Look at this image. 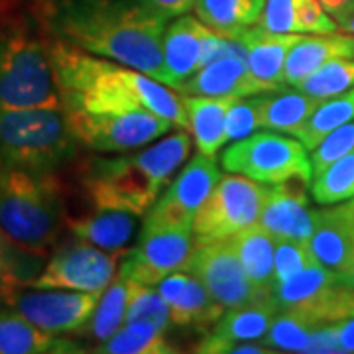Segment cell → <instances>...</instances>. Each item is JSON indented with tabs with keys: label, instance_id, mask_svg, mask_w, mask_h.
<instances>
[{
	"label": "cell",
	"instance_id": "1",
	"mask_svg": "<svg viewBox=\"0 0 354 354\" xmlns=\"http://www.w3.org/2000/svg\"><path fill=\"white\" fill-rule=\"evenodd\" d=\"M44 20L55 39L165 81L162 46L169 20L142 0H46Z\"/></svg>",
	"mask_w": 354,
	"mask_h": 354
},
{
	"label": "cell",
	"instance_id": "47",
	"mask_svg": "<svg viewBox=\"0 0 354 354\" xmlns=\"http://www.w3.org/2000/svg\"><path fill=\"white\" fill-rule=\"evenodd\" d=\"M325 12L337 22V26L344 24L354 16V0H319Z\"/></svg>",
	"mask_w": 354,
	"mask_h": 354
},
{
	"label": "cell",
	"instance_id": "10",
	"mask_svg": "<svg viewBox=\"0 0 354 354\" xmlns=\"http://www.w3.org/2000/svg\"><path fill=\"white\" fill-rule=\"evenodd\" d=\"M268 185L244 176H223L193 221L195 244L230 239L242 228L258 223Z\"/></svg>",
	"mask_w": 354,
	"mask_h": 354
},
{
	"label": "cell",
	"instance_id": "41",
	"mask_svg": "<svg viewBox=\"0 0 354 354\" xmlns=\"http://www.w3.org/2000/svg\"><path fill=\"white\" fill-rule=\"evenodd\" d=\"M258 26L268 32L299 34L297 16H295V0H266Z\"/></svg>",
	"mask_w": 354,
	"mask_h": 354
},
{
	"label": "cell",
	"instance_id": "25",
	"mask_svg": "<svg viewBox=\"0 0 354 354\" xmlns=\"http://www.w3.org/2000/svg\"><path fill=\"white\" fill-rule=\"evenodd\" d=\"M239 97H199L181 95L189 120V134L197 152L216 156L225 146V120L230 104Z\"/></svg>",
	"mask_w": 354,
	"mask_h": 354
},
{
	"label": "cell",
	"instance_id": "42",
	"mask_svg": "<svg viewBox=\"0 0 354 354\" xmlns=\"http://www.w3.org/2000/svg\"><path fill=\"white\" fill-rule=\"evenodd\" d=\"M295 16L299 34H330L339 30L319 0H295Z\"/></svg>",
	"mask_w": 354,
	"mask_h": 354
},
{
	"label": "cell",
	"instance_id": "44",
	"mask_svg": "<svg viewBox=\"0 0 354 354\" xmlns=\"http://www.w3.org/2000/svg\"><path fill=\"white\" fill-rule=\"evenodd\" d=\"M189 278H191L189 272L179 270V272H174V274L165 276V278L156 286V290L160 291V295H162L165 301H167V305H171L174 301H177V299H179V295L185 291L187 283H189Z\"/></svg>",
	"mask_w": 354,
	"mask_h": 354
},
{
	"label": "cell",
	"instance_id": "29",
	"mask_svg": "<svg viewBox=\"0 0 354 354\" xmlns=\"http://www.w3.org/2000/svg\"><path fill=\"white\" fill-rule=\"evenodd\" d=\"M223 313L225 307L216 301L195 276H191L189 283L179 295V299L169 305L171 325L195 329L201 335L213 329V325L223 317Z\"/></svg>",
	"mask_w": 354,
	"mask_h": 354
},
{
	"label": "cell",
	"instance_id": "45",
	"mask_svg": "<svg viewBox=\"0 0 354 354\" xmlns=\"http://www.w3.org/2000/svg\"><path fill=\"white\" fill-rule=\"evenodd\" d=\"M305 353H341L339 342H337V337L330 329V325L315 329V333L311 335V339L305 346Z\"/></svg>",
	"mask_w": 354,
	"mask_h": 354
},
{
	"label": "cell",
	"instance_id": "39",
	"mask_svg": "<svg viewBox=\"0 0 354 354\" xmlns=\"http://www.w3.org/2000/svg\"><path fill=\"white\" fill-rule=\"evenodd\" d=\"M260 128V95L239 97L230 104L225 120V144L246 138Z\"/></svg>",
	"mask_w": 354,
	"mask_h": 354
},
{
	"label": "cell",
	"instance_id": "14",
	"mask_svg": "<svg viewBox=\"0 0 354 354\" xmlns=\"http://www.w3.org/2000/svg\"><path fill=\"white\" fill-rule=\"evenodd\" d=\"M195 246L193 230L158 228L140 230L136 244L118 266V274L144 286H158L165 276L183 270Z\"/></svg>",
	"mask_w": 354,
	"mask_h": 354
},
{
	"label": "cell",
	"instance_id": "26",
	"mask_svg": "<svg viewBox=\"0 0 354 354\" xmlns=\"http://www.w3.org/2000/svg\"><path fill=\"white\" fill-rule=\"evenodd\" d=\"M325 99L307 95L304 91L278 88L260 95V128L295 136Z\"/></svg>",
	"mask_w": 354,
	"mask_h": 354
},
{
	"label": "cell",
	"instance_id": "43",
	"mask_svg": "<svg viewBox=\"0 0 354 354\" xmlns=\"http://www.w3.org/2000/svg\"><path fill=\"white\" fill-rule=\"evenodd\" d=\"M142 2L165 20H174L177 16L189 14L195 8L197 0H142Z\"/></svg>",
	"mask_w": 354,
	"mask_h": 354
},
{
	"label": "cell",
	"instance_id": "49",
	"mask_svg": "<svg viewBox=\"0 0 354 354\" xmlns=\"http://www.w3.org/2000/svg\"><path fill=\"white\" fill-rule=\"evenodd\" d=\"M339 30L344 32V34H351V36H354V16L351 18V20H346L344 24L339 26Z\"/></svg>",
	"mask_w": 354,
	"mask_h": 354
},
{
	"label": "cell",
	"instance_id": "33",
	"mask_svg": "<svg viewBox=\"0 0 354 354\" xmlns=\"http://www.w3.org/2000/svg\"><path fill=\"white\" fill-rule=\"evenodd\" d=\"M41 256L16 246L0 228V299L8 301L22 286H30L38 276Z\"/></svg>",
	"mask_w": 354,
	"mask_h": 354
},
{
	"label": "cell",
	"instance_id": "37",
	"mask_svg": "<svg viewBox=\"0 0 354 354\" xmlns=\"http://www.w3.org/2000/svg\"><path fill=\"white\" fill-rule=\"evenodd\" d=\"M132 321H148V323L158 325L160 329H169V325H171L169 305L153 286H144L138 281H132L127 323H132Z\"/></svg>",
	"mask_w": 354,
	"mask_h": 354
},
{
	"label": "cell",
	"instance_id": "18",
	"mask_svg": "<svg viewBox=\"0 0 354 354\" xmlns=\"http://www.w3.org/2000/svg\"><path fill=\"white\" fill-rule=\"evenodd\" d=\"M177 93L199 97H252L272 91L252 75L246 57L225 55L197 69Z\"/></svg>",
	"mask_w": 354,
	"mask_h": 354
},
{
	"label": "cell",
	"instance_id": "7",
	"mask_svg": "<svg viewBox=\"0 0 354 354\" xmlns=\"http://www.w3.org/2000/svg\"><path fill=\"white\" fill-rule=\"evenodd\" d=\"M221 164L228 174L244 176L264 185L290 179L311 183L313 167L307 148L295 136L266 130L236 140L223 152Z\"/></svg>",
	"mask_w": 354,
	"mask_h": 354
},
{
	"label": "cell",
	"instance_id": "4",
	"mask_svg": "<svg viewBox=\"0 0 354 354\" xmlns=\"http://www.w3.org/2000/svg\"><path fill=\"white\" fill-rule=\"evenodd\" d=\"M65 221L55 174L0 167V228L16 246L44 256L57 242Z\"/></svg>",
	"mask_w": 354,
	"mask_h": 354
},
{
	"label": "cell",
	"instance_id": "22",
	"mask_svg": "<svg viewBox=\"0 0 354 354\" xmlns=\"http://www.w3.org/2000/svg\"><path fill=\"white\" fill-rule=\"evenodd\" d=\"M337 57H354V36L341 30L330 34H304L286 62V85L297 87L305 77Z\"/></svg>",
	"mask_w": 354,
	"mask_h": 354
},
{
	"label": "cell",
	"instance_id": "19",
	"mask_svg": "<svg viewBox=\"0 0 354 354\" xmlns=\"http://www.w3.org/2000/svg\"><path fill=\"white\" fill-rule=\"evenodd\" d=\"M304 34H278L268 32L258 24L244 28L232 34L246 50V62L252 75L270 88L278 91L286 87V62L291 48Z\"/></svg>",
	"mask_w": 354,
	"mask_h": 354
},
{
	"label": "cell",
	"instance_id": "50",
	"mask_svg": "<svg viewBox=\"0 0 354 354\" xmlns=\"http://www.w3.org/2000/svg\"><path fill=\"white\" fill-rule=\"evenodd\" d=\"M344 205H346V209L351 211V215L354 216V197H353V199H348V201L344 203Z\"/></svg>",
	"mask_w": 354,
	"mask_h": 354
},
{
	"label": "cell",
	"instance_id": "24",
	"mask_svg": "<svg viewBox=\"0 0 354 354\" xmlns=\"http://www.w3.org/2000/svg\"><path fill=\"white\" fill-rule=\"evenodd\" d=\"M83 353L79 344L46 333L16 309H0V354Z\"/></svg>",
	"mask_w": 354,
	"mask_h": 354
},
{
	"label": "cell",
	"instance_id": "15",
	"mask_svg": "<svg viewBox=\"0 0 354 354\" xmlns=\"http://www.w3.org/2000/svg\"><path fill=\"white\" fill-rule=\"evenodd\" d=\"M101 293L57 288H34L16 291L6 301L30 323L51 335L79 333L88 323Z\"/></svg>",
	"mask_w": 354,
	"mask_h": 354
},
{
	"label": "cell",
	"instance_id": "28",
	"mask_svg": "<svg viewBox=\"0 0 354 354\" xmlns=\"http://www.w3.org/2000/svg\"><path fill=\"white\" fill-rule=\"evenodd\" d=\"M130 293H132V281L116 274L113 281L109 283V288L102 291L93 315L88 319L87 325L79 330V335H85L99 344L109 341L114 333L127 323Z\"/></svg>",
	"mask_w": 354,
	"mask_h": 354
},
{
	"label": "cell",
	"instance_id": "40",
	"mask_svg": "<svg viewBox=\"0 0 354 354\" xmlns=\"http://www.w3.org/2000/svg\"><path fill=\"white\" fill-rule=\"evenodd\" d=\"M351 152H354V120L333 130L311 150L309 160L313 167V176L321 174L333 162L341 160L342 156Z\"/></svg>",
	"mask_w": 354,
	"mask_h": 354
},
{
	"label": "cell",
	"instance_id": "38",
	"mask_svg": "<svg viewBox=\"0 0 354 354\" xmlns=\"http://www.w3.org/2000/svg\"><path fill=\"white\" fill-rule=\"evenodd\" d=\"M319 264L309 241H276L274 252V288L299 274L307 266ZM272 288V290H274Z\"/></svg>",
	"mask_w": 354,
	"mask_h": 354
},
{
	"label": "cell",
	"instance_id": "48",
	"mask_svg": "<svg viewBox=\"0 0 354 354\" xmlns=\"http://www.w3.org/2000/svg\"><path fill=\"white\" fill-rule=\"evenodd\" d=\"M341 276V281L346 286V288H351V290H354V264L346 270V272H341L339 274Z\"/></svg>",
	"mask_w": 354,
	"mask_h": 354
},
{
	"label": "cell",
	"instance_id": "17",
	"mask_svg": "<svg viewBox=\"0 0 354 354\" xmlns=\"http://www.w3.org/2000/svg\"><path fill=\"white\" fill-rule=\"evenodd\" d=\"M278 311V305L272 295L260 297L250 304L228 307L213 325V329L203 335L193 353L227 354L228 346L234 342H262Z\"/></svg>",
	"mask_w": 354,
	"mask_h": 354
},
{
	"label": "cell",
	"instance_id": "13",
	"mask_svg": "<svg viewBox=\"0 0 354 354\" xmlns=\"http://www.w3.org/2000/svg\"><path fill=\"white\" fill-rule=\"evenodd\" d=\"M185 272H189L191 276L199 279L225 309L272 295L260 290L248 278L228 239L195 244L185 266Z\"/></svg>",
	"mask_w": 354,
	"mask_h": 354
},
{
	"label": "cell",
	"instance_id": "31",
	"mask_svg": "<svg viewBox=\"0 0 354 354\" xmlns=\"http://www.w3.org/2000/svg\"><path fill=\"white\" fill-rule=\"evenodd\" d=\"M167 330L148 321L124 323L109 341L101 342L95 353L101 354H171L177 348L167 341Z\"/></svg>",
	"mask_w": 354,
	"mask_h": 354
},
{
	"label": "cell",
	"instance_id": "46",
	"mask_svg": "<svg viewBox=\"0 0 354 354\" xmlns=\"http://www.w3.org/2000/svg\"><path fill=\"white\" fill-rule=\"evenodd\" d=\"M330 329L337 337L341 353L354 354V315L337 323H330Z\"/></svg>",
	"mask_w": 354,
	"mask_h": 354
},
{
	"label": "cell",
	"instance_id": "5",
	"mask_svg": "<svg viewBox=\"0 0 354 354\" xmlns=\"http://www.w3.org/2000/svg\"><path fill=\"white\" fill-rule=\"evenodd\" d=\"M64 111L20 109L0 113V167L30 174H55L77 156Z\"/></svg>",
	"mask_w": 354,
	"mask_h": 354
},
{
	"label": "cell",
	"instance_id": "16",
	"mask_svg": "<svg viewBox=\"0 0 354 354\" xmlns=\"http://www.w3.org/2000/svg\"><path fill=\"white\" fill-rule=\"evenodd\" d=\"M307 185L301 179H290L268 185L258 223L276 241H309L317 223V209L309 207Z\"/></svg>",
	"mask_w": 354,
	"mask_h": 354
},
{
	"label": "cell",
	"instance_id": "20",
	"mask_svg": "<svg viewBox=\"0 0 354 354\" xmlns=\"http://www.w3.org/2000/svg\"><path fill=\"white\" fill-rule=\"evenodd\" d=\"M309 246L317 262L333 272L341 274L354 264V216L346 205L335 203L317 209Z\"/></svg>",
	"mask_w": 354,
	"mask_h": 354
},
{
	"label": "cell",
	"instance_id": "12",
	"mask_svg": "<svg viewBox=\"0 0 354 354\" xmlns=\"http://www.w3.org/2000/svg\"><path fill=\"white\" fill-rule=\"evenodd\" d=\"M120 252H109L73 236L64 242L32 279L30 288H57L101 293L118 274Z\"/></svg>",
	"mask_w": 354,
	"mask_h": 354
},
{
	"label": "cell",
	"instance_id": "30",
	"mask_svg": "<svg viewBox=\"0 0 354 354\" xmlns=\"http://www.w3.org/2000/svg\"><path fill=\"white\" fill-rule=\"evenodd\" d=\"M266 0H197L195 16L218 34L232 36L258 24Z\"/></svg>",
	"mask_w": 354,
	"mask_h": 354
},
{
	"label": "cell",
	"instance_id": "9",
	"mask_svg": "<svg viewBox=\"0 0 354 354\" xmlns=\"http://www.w3.org/2000/svg\"><path fill=\"white\" fill-rule=\"evenodd\" d=\"M64 113L77 142L88 150L104 153H124L148 146L150 142L162 138L171 128H176L169 120L144 109L104 113Z\"/></svg>",
	"mask_w": 354,
	"mask_h": 354
},
{
	"label": "cell",
	"instance_id": "35",
	"mask_svg": "<svg viewBox=\"0 0 354 354\" xmlns=\"http://www.w3.org/2000/svg\"><path fill=\"white\" fill-rule=\"evenodd\" d=\"M354 87V57H337L319 67L293 88L319 99H330Z\"/></svg>",
	"mask_w": 354,
	"mask_h": 354
},
{
	"label": "cell",
	"instance_id": "21",
	"mask_svg": "<svg viewBox=\"0 0 354 354\" xmlns=\"http://www.w3.org/2000/svg\"><path fill=\"white\" fill-rule=\"evenodd\" d=\"M209 26L203 24L197 16H177L165 26L164 32V71L165 87H181L197 69L201 57L203 39L209 34Z\"/></svg>",
	"mask_w": 354,
	"mask_h": 354
},
{
	"label": "cell",
	"instance_id": "3",
	"mask_svg": "<svg viewBox=\"0 0 354 354\" xmlns=\"http://www.w3.org/2000/svg\"><path fill=\"white\" fill-rule=\"evenodd\" d=\"M191 134L179 130L144 150L116 158H95L83 174L93 209H122L144 216L176 171L187 162Z\"/></svg>",
	"mask_w": 354,
	"mask_h": 354
},
{
	"label": "cell",
	"instance_id": "27",
	"mask_svg": "<svg viewBox=\"0 0 354 354\" xmlns=\"http://www.w3.org/2000/svg\"><path fill=\"white\" fill-rule=\"evenodd\" d=\"M228 241L232 244L248 278L262 291L272 293L276 239L260 223H252L250 227L232 234Z\"/></svg>",
	"mask_w": 354,
	"mask_h": 354
},
{
	"label": "cell",
	"instance_id": "8",
	"mask_svg": "<svg viewBox=\"0 0 354 354\" xmlns=\"http://www.w3.org/2000/svg\"><path fill=\"white\" fill-rule=\"evenodd\" d=\"M272 297L279 311L295 313L313 327H325L354 315V290L342 283L339 272L321 264L307 266L276 286Z\"/></svg>",
	"mask_w": 354,
	"mask_h": 354
},
{
	"label": "cell",
	"instance_id": "32",
	"mask_svg": "<svg viewBox=\"0 0 354 354\" xmlns=\"http://www.w3.org/2000/svg\"><path fill=\"white\" fill-rule=\"evenodd\" d=\"M353 120L354 87L321 102L315 109V113L309 116V120L299 128L295 138L304 144L307 152H311L327 134H330L333 130H337L346 122H353Z\"/></svg>",
	"mask_w": 354,
	"mask_h": 354
},
{
	"label": "cell",
	"instance_id": "34",
	"mask_svg": "<svg viewBox=\"0 0 354 354\" xmlns=\"http://www.w3.org/2000/svg\"><path fill=\"white\" fill-rule=\"evenodd\" d=\"M311 195L319 205H335L354 197V152L333 162L311 179Z\"/></svg>",
	"mask_w": 354,
	"mask_h": 354
},
{
	"label": "cell",
	"instance_id": "11",
	"mask_svg": "<svg viewBox=\"0 0 354 354\" xmlns=\"http://www.w3.org/2000/svg\"><path fill=\"white\" fill-rule=\"evenodd\" d=\"M221 177L223 176L216 164V156H205L197 152L167 183L158 201L144 215V223L140 230H158V228L191 230L197 211L201 209V205Z\"/></svg>",
	"mask_w": 354,
	"mask_h": 354
},
{
	"label": "cell",
	"instance_id": "23",
	"mask_svg": "<svg viewBox=\"0 0 354 354\" xmlns=\"http://www.w3.org/2000/svg\"><path fill=\"white\" fill-rule=\"evenodd\" d=\"M138 218L122 209H93V213L85 216L67 218V227L81 241L109 252H122L136 234Z\"/></svg>",
	"mask_w": 354,
	"mask_h": 354
},
{
	"label": "cell",
	"instance_id": "36",
	"mask_svg": "<svg viewBox=\"0 0 354 354\" xmlns=\"http://www.w3.org/2000/svg\"><path fill=\"white\" fill-rule=\"evenodd\" d=\"M315 329L319 327H313L295 313L278 311L268 329V335L262 339V344L270 346L274 353H305V346Z\"/></svg>",
	"mask_w": 354,
	"mask_h": 354
},
{
	"label": "cell",
	"instance_id": "6",
	"mask_svg": "<svg viewBox=\"0 0 354 354\" xmlns=\"http://www.w3.org/2000/svg\"><path fill=\"white\" fill-rule=\"evenodd\" d=\"M20 109L64 111L48 41L14 28L0 36V113Z\"/></svg>",
	"mask_w": 354,
	"mask_h": 354
},
{
	"label": "cell",
	"instance_id": "2",
	"mask_svg": "<svg viewBox=\"0 0 354 354\" xmlns=\"http://www.w3.org/2000/svg\"><path fill=\"white\" fill-rule=\"evenodd\" d=\"M64 111L104 113L144 109L189 132L181 95L134 67L88 53L62 39L48 41Z\"/></svg>",
	"mask_w": 354,
	"mask_h": 354
}]
</instances>
